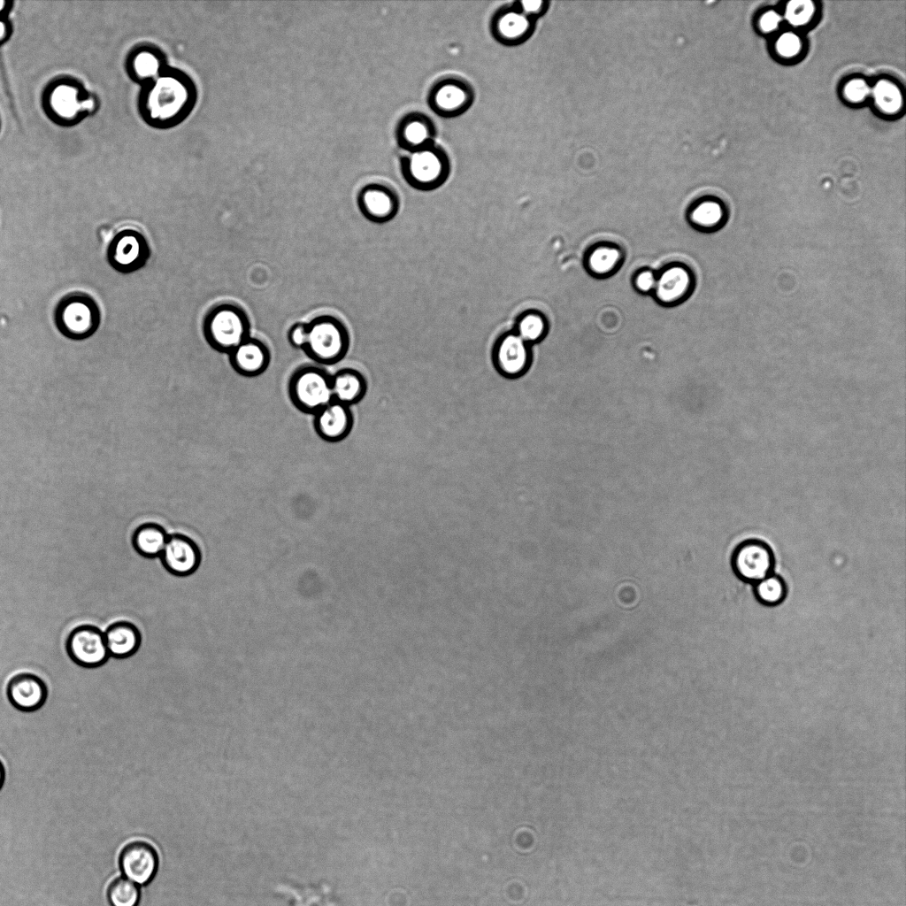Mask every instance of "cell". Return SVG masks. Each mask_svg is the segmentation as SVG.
Here are the masks:
<instances>
[{
  "label": "cell",
  "instance_id": "obj_36",
  "mask_svg": "<svg viewBox=\"0 0 906 906\" xmlns=\"http://www.w3.org/2000/svg\"><path fill=\"white\" fill-rule=\"evenodd\" d=\"M656 283V276L650 270H643L635 277L636 288L643 293L654 290Z\"/></svg>",
  "mask_w": 906,
  "mask_h": 906
},
{
  "label": "cell",
  "instance_id": "obj_39",
  "mask_svg": "<svg viewBox=\"0 0 906 906\" xmlns=\"http://www.w3.org/2000/svg\"><path fill=\"white\" fill-rule=\"evenodd\" d=\"M12 30V23L8 18H0V46L5 43L11 37Z\"/></svg>",
  "mask_w": 906,
  "mask_h": 906
},
{
  "label": "cell",
  "instance_id": "obj_35",
  "mask_svg": "<svg viewBox=\"0 0 906 906\" xmlns=\"http://www.w3.org/2000/svg\"><path fill=\"white\" fill-rule=\"evenodd\" d=\"M845 95L852 102L863 101L869 94L867 84L862 80H853L845 87Z\"/></svg>",
  "mask_w": 906,
  "mask_h": 906
},
{
  "label": "cell",
  "instance_id": "obj_31",
  "mask_svg": "<svg viewBox=\"0 0 906 906\" xmlns=\"http://www.w3.org/2000/svg\"><path fill=\"white\" fill-rule=\"evenodd\" d=\"M873 94L879 107L887 113L895 112L901 107L902 96L899 89L887 81H879Z\"/></svg>",
  "mask_w": 906,
  "mask_h": 906
},
{
  "label": "cell",
  "instance_id": "obj_14",
  "mask_svg": "<svg viewBox=\"0 0 906 906\" xmlns=\"http://www.w3.org/2000/svg\"><path fill=\"white\" fill-rule=\"evenodd\" d=\"M357 203L363 216L377 224L392 220L400 207L397 192L383 182L365 185L357 194Z\"/></svg>",
  "mask_w": 906,
  "mask_h": 906
},
{
  "label": "cell",
  "instance_id": "obj_23",
  "mask_svg": "<svg viewBox=\"0 0 906 906\" xmlns=\"http://www.w3.org/2000/svg\"><path fill=\"white\" fill-rule=\"evenodd\" d=\"M331 389L333 400L351 406L364 398L367 381L360 371L345 367L332 374Z\"/></svg>",
  "mask_w": 906,
  "mask_h": 906
},
{
  "label": "cell",
  "instance_id": "obj_8",
  "mask_svg": "<svg viewBox=\"0 0 906 906\" xmlns=\"http://www.w3.org/2000/svg\"><path fill=\"white\" fill-rule=\"evenodd\" d=\"M475 91L472 85L457 75H445L430 87L426 102L436 115L452 119L465 113L473 104Z\"/></svg>",
  "mask_w": 906,
  "mask_h": 906
},
{
  "label": "cell",
  "instance_id": "obj_7",
  "mask_svg": "<svg viewBox=\"0 0 906 906\" xmlns=\"http://www.w3.org/2000/svg\"><path fill=\"white\" fill-rule=\"evenodd\" d=\"M150 253L143 231L133 225L119 227L106 248L109 265L120 273H130L143 267Z\"/></svg>",
  "mask_w": 906,
  "mask_h": 906
},
{
  "label": "cell",
  "instance_id": "obj_5",
  "mask_svg": "<svg viewBox=\"0 0 906 906\" xmlns=\"http://www.w3.org/2000/svg\"><path fill=\"white\" fill-rule=\"evenodd\" d=\"M399 164L404 180L420 191H432L442 186L451 170L448 153L436 142L408 152L401 157Z\"/></svg>",
  "mask_w": 906,
  "mask_h": 906
},
{
  "label": "cell",
  "instance_id": "obj_20",
  "mask_svg": "<svg viewBox=\"0 0 906 906\" xmlns=\"http://www.w3.org/2000/svg\"><path fill=\"white\" fill-rule=\"evenodd\" d=\"M233 370L243 377L264 373L271 362V351L262 340L250 336L227 354Z\"/></svg>",
  "mask_w": 906,
  "mask_h": 906
},
{
  "label": "cell",
  "instance_id": "obj_17",
  "mask_svg": "<svg viewBox=\"0 0 906 906\" xmlns=\"http://www.w3.org/2000/svg\"><path fill=\"white\" fill-rule=\"evenodd\" d=\"M6 695L17 710L32 712L39 710L48 698L47 684L35 673L21 672L7 682Z\"/></svg>",
  "mask_w": 906,
  "mask_h": 906
},
{
  "label": "cell",
  "instance_id": "obj_3",
  "mask_svg": "<svg viewBox=\"0 0 906 906\" xmlns=\"http://www.w3.org/2000/svg\"><path fill=\"white\" fill-rule=\"evenodd\" d=\"M306 356L319 365H331L342 360L349 349L346 325L331 314H321L307 322Z\"/></svg>",
  "mask_w": 906,
  "mask_h": 906
},
{
  "label": "cell",
  "instance_id": "obj_38",
  "mask_svg": "<svg viewBox=\"0 0 906 906\" xmlns=\"http://www.w3.org/2000/svg\"><path fill=\"white\" fill-rule=\"evenodd\" d=\"M779 16L774 12H766L760 20L761 28L769 32L775 29L779 23Z\"/></svg>",
  "mask_w": 906,
  "mask_h": 906
},
{
  "label": "cell",
  "instance_id": "obj_11",
  "mask_svg": "<svg viewBox=\"0 0 906 906\" xmlns=\"http://www.w3.org/2000/svg\"><path fill=\"white\" fill-rule=\"evenodd\" d=\"M69 658L84 668H97L111 657L104 632L96 626L82 624L73 628L65 639Z\"/></svg>",
  "mask_w": 906,
  "mask_h": 906
},
{
  "label": "cell",
  "instance_id": "obj_12",
  "mask_svg": "<svg viewBox=\"0 0 906 906\" xmlns=\"http://www.w3.org/2000/svg\"><path fill=\"white\" fill-rule=\"evenodd\" d=\"M78 84L59 81L50 85L46 92L47 110L56 120L74 122L96 109L92 96H84Z\"/></svg>",
  "mask_w": 906,
  "mask_h": 906
},
{
  "label": "cell",
  "instance_id": "obj_30",
  "mask_svg": "<svg viewBox=\"0 0 906 906\" xmlns=\"http://www.w3.org/2000/svg\"><path fill=\"white\" fill-rule=\"evenodd\" d=\"M621 257V252L618 248L598 246L587 255V265L593 273L603 276L611 273L619 264Z\"/></svg>",
  "mask_w": 906,
  "mask_h": 906
},
{
  "label": "cell",
  "instance_id": "obj_33",
  "mask_svg": "<svg viewBox=\"0 0 906 906\" xmlns=\"http://www.w3.org/2000/svg\"><path fill=\"white\" fill-rule=\"evenodd\" d=\"M801 49L799 38L791 33L784 34L777 42L778 52L787 58L796 55Z\"/></svg>",
  "mask_w": 906,
  "mask_h": 906
},
{
  "label": "cell",
  "instance_id": "obj_21",
  "mask_svg": "<svg viewBox=\"0 0 906 906\" xmlns=\"http://www.w3.org/2000/svg\"><path fill=\"white\" fill-rule=\"evenodd\" d=\"M104 633L111 657L127 658L136 653L141 646V632L130 621H115L107 626Z\"/></svg>",
  "mask_w": 906,
  "mask_h": 906
},
{
  "label": "cell",
  "instance_id": "obj_4",
  "mask_svg": "<svg viewBox=\"0 0 906 906\" xmlns=\"http://www.w3.org/2000/svg\"><path fill=\"white\" fill-rule=\"evenodd\" d=\"M53 320L65 337L81 341L93 335L99 327L101 312L92 296L82 291L64 295L56 303Z\"/></svg>",
  "mask_w": 906,
  "mask_h": 906
},
{
  "label": "cell",
  "instance_id": "obj_25",
  "mask_svg": "<svg viewBox=\"0 0 906 906\" xmlns=\"http://www.w3.org/2000/svg\"><path fill=\"white\" fill-rule=\"evenodd\" d=\"M159 53L150 48L135 50L129 58V73L133 79L145 83L157 78L163 71Z\"/></svg>",
  "mask_w": 906,
  "mask_h": 906
},
{
  "label": "cell",
  "instance_id": "obj_13",
  "mask_svg": "<svg viewBox=\"0 0 906 906\" xmlns=\"http://www.w3.org/2000/svg\"><path fill=\"white\" fill-rule=\"evenodd\" d=\"M158 866L157 849L145 841L128 842L119 855V867L122 876L140 887L151 882Z\"/></svg>",
  "mask_w": 906,
  "mask_h": 906
},
{
  "label": "cell",
  "instance_id": "obj_18",
  "mask_svg": "<svg viewBox=\"0 0 906 906\" xmlns=\"http://www.w3.org/2000/svg\"><path fill=\"white\" fill-rule=\"evenodd\" d=\"M492 37L504 46H515L523 42L532 31L531 18L512 4L498 8L489 22Z\"/></svg>",
  "mask_w": 906,
  "mask_h": 906
},
{
  "label": "cell",
  "instance_id": "obj_26",
  "mask_svg": "<svg viewBox=\"0 0 906 906\" xmlns=\"http://www.w3.org/2000/svg\"><path fill=\"white\" fill-rule=\"evenodd\" d=\"M547 327V320L540 311L526 310L517 316L512 330L532 346L544 338Z\"/></svg>",
  "mask_w": 906,
  "mask_h": 906
},
{
  "label": "cell",
  "instance_id": "obj_27",
  "mask_svg": "<svg viewBox=\"0 0 906 906\" xmlns=\"http://www.w3.org/2000/svg\"><path fill=\"white\" fill-rule=\"evenodd\" d=\"M787 585L784 579L772 573L753 584V594L756 600L766 607L781 604L787 596Z\"/></svg>",
  "mask_w": 906,
  "mask_h": 906
},
{
  "label": "cell",
  "instance_id": "obj_24",
  "mask_svg": "<svg viewBox=\"0 0 906 906\" xmlns=\"http://www.w3.org/2000/svg\"><path fill=\"white\" fill-rule=\"evenodd\" d=\"M169 534L157 524H143L133 534L132 543L141 556L147 558L160 557Z\"/></svg>",
  "mask_w": 906,
  "mask_h": 906
},
{
  "label": "cell",
  "instance_id": "obj_29",
  "mask_svg": "<svg viewBox=\"0 0 906 906\" xmlns=\"http://www.w3.org/2000/svg\"><path fill=\"white\" fill-rule=\"evenodd\" d=\"M111 906H137L141 899V887L123 876L115 878L106 891Z\"/></svg>",
  "mask_w": 906,
  "mask_h": 906
},
{
  "label": "cell",
  "instance_id": "obj_2",
  "mask_svg": "<svg viewBox=\"0 0 906 906\" xmlns=\"http://www.w3.org/2000/svg\"><path fill=\"white\" fill-rule=\"evenodd\" d=\"M202 331L212 349L227 355L250 336V321L241 305L223 302L214 304L205 313Z\"/></svg>",
  "mask_w": 906,
  "mask_h": 906
},
{
  "label": "cell",
  "instance_id": "obj_19",
  "mask_svg": "<svg viewBox=\"0 0 906 906\" xmlns=\"http://www.w3.org/2000/svg\"><path fill=\"white\" fill-rule=\"evenodd\" d=\"M354 417L350 406L332 400L313 415V428L327 442L344 440L351 432Z\"/></svg>",
  "mask_w": 906,
  "mask_h": 906
},
{
  "label": "cell",
  "instance_id": "obj_15",
  "mask_svg": "<svg viewBox=\"0 0 906 906\" xmlns=\"http://www.w3.org/2000/svg\"><path fill=\"white\" fill-rule=\"evenodd\" d=\"M159 557L168 572L180 577L194 573L202 558L196 542L181 534H169Z\"/></svg>",
  "mask_w": 906,
  "mask_h": 906
},
{
  "label": "cell",
  "instance_id": "obj_32",
  "mask_svg": "<svg viewBox=\"0 0 906 906\" xmlns=\"http://www.w3.org/2000/svg\"><path fill=\"white\" fill-rule=\"evenodd\" d=\"M814 12L813 3L807 0H795L788 3L786 17L787 20L795 26L807 23Z\"/></svg>",
  "mask_w": 906,
  "mask_h": 906
},
{
  "label": "cell",
  "instance_id": "obj_6",
  "mask_svg": "<svg viewBox=\"0 0 906 906\" xmlns=\"http://www.w3.org/2000/svg\"><path fill=\"white\" fill-rule=\"evenodd\" d=\"M330 374L316 365L296 368L289 377L288 393L292 404L312 416L333 400Z\"/></svg>",
  "mask_w": 906,
  "mask_h": 906
},
{
  "label": "cell",
  "instance_id": "obj_1",
  "mask_svg": "<svg viewBox=\"0 0 906 906\" xmlns=\"http://www.w3.org/2000/svg\"><path fill=\"white\" fill-rule=\"evenodd\" d=\"M188 88L180 75L164 70L146 83L140 100L142 114L151 124L165 125L177 119L188 103Z\"/></svg>",
  "mask_w": 906,
  "mask_h": 906
},
{
  "label": "cell",
  "instance_id": "obj_28",
  "mask_svg": "<svg viewBox=\"0 0 906 906\" xmlns=\"http://www.w3.org/2000/svg\"><path fill=\"white\" fill-rule=\"evenodd\" d=\"M693 225L708 231L720 228L726 221V213L721 203L708 200L697 204L690 213Z\"/></svg>",
  "mask_w": 906,
  "mask_h": 906
},
{
  "label": "cell",
  "instance_id": "obj_10",
  "mask_svg": "<svg viewBox=\"0 0 906 906\" xmlns=\"http://www.w3.org/2000/svg\"><path fill=\"white\" fill-rule=\"evenodd\" d=\"M532 360L531 345L523 341L512 329L500 334L493 343V366L506 379L514 380L525 375L530 369Z\"/></svg>",
  "mask_w": 906,
  "mask_h": 906
},
{
  "label": "cell",
  "instance_id": "obj_40",
  "mask_svg": "<svg viewBox=\"0 0 906 906\" xmlns=\"http://www.w3.org/2000/svg\"><path fill=\"white\" fill-rule=\"evenodd\" d=\"M12 2L7 0H0V18L7 17L8 12L12 9Z\"/></svg>",
  "mask_w": 906,
  "mask_h": 906
},
{
  "label": "cell",
  "instance_id": "obj_34",
  "mask_svg": "<svg viewBox=\"0 0 906 906\" xmlns=\"http://www.w3.org/2000/svg\"><path fill=\"white\" fill-rule=\"evenodd\" d=\"M308 327L307 322H296L293 324L287 334L289 344L295 348L303 349L307 342Z\"/></svg>",
  "mask_w": 906,
  "mask_h": 906
},
{
  "label": "cell",
  "instance_id": "obj_9",
  "mask_svg": "<svg viewBox=\"0 0 906 906\" xmlns=\"http://www.w3.org/2000/svg\"><path fill=\"white\" fill-rule=\"evenodd\" d=\"M775 557L772 548L759 539L740 542L731 555V567L735 576L749 584L773 573Z\"/></svg>",
  "mask_w": 906,
  "mask_h": 906
},
{
  "label": "cell",
  "instance_id": "obj_37",
  "mask_svg": "<svg viewBox=\"0 0 906 906\" xmlns=\"http://www.w3.org/2000/svg\"><path fill=\"white\" fill-rule=\"evenodd\" d=\"M511 4L519 12L531 18L533 15L541 12L543 2L521 0L514 2Z\"/></svg>",
  "mask_w": 906,
  "mask_h": 906
},
{
  "label": "cell",
  "instance_id": "obj_22",
  "mask_svg": "<svg viewBox=\"0 0 906 906\" xmlns=\"http://www.w3.org/2000/svg\"><path fill=\"white\" fill-rule=\"evenodd\" d=\"M692 275L689 270L681 265H671L665 268L659 276L654 288L657 300L670 304L679 302L692 288Z\"/></svg>",
  "mask_w": 906,
  "mask_h": 906
},
{
  "label": "cell",
  "instance_id": "obj_16",
  "mask_svg": "<svg viewBox=\"0 0 906 906\" xmlns=\"http://www.w3.org/2000/svg\"><path fill=\"white\" fill-rule=\"evenodd\" d=\"M436 134L434 120L427 114L418 111L402 116L395 130L398 146L407 153L434 143Z\"/></svg>",
  "mask_w": 906,
  "mask_h": 906
},
{
  "label": "cell",
  "instance_id": "obj_41",
  "mask_svg": "<svg viewBox=\"0 0 906 906\" xmlns=\"http://www.w3.org/2000/svg\"><path fill=\"white\" fill-rule=\"evenodd\" d=\"M4 778H5V770H4V764H3L2 761L0 760V789L2 788V787L4 785Z\"/></svg>",
  "mask_w": 906,
  "mask_h": 906
}]
</instances>
